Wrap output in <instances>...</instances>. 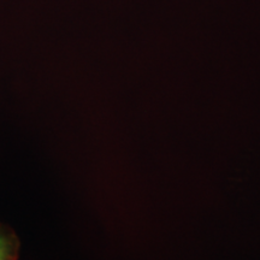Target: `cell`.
Segmentation results:
<instances>
[{"mask_svg":"<svg viewBox=\"0 0 260 260\" xmlns=\"http://www.w3.org/2000/svg\"><path fill=\"white\" fill-rule=\"evenodd\" d=\"M21 243L10 228L0 224V260H17Z\"/></svg>","mask_w":260,"mask_h":260,"instance_id":"1","label":"cell"}]
</instances>
